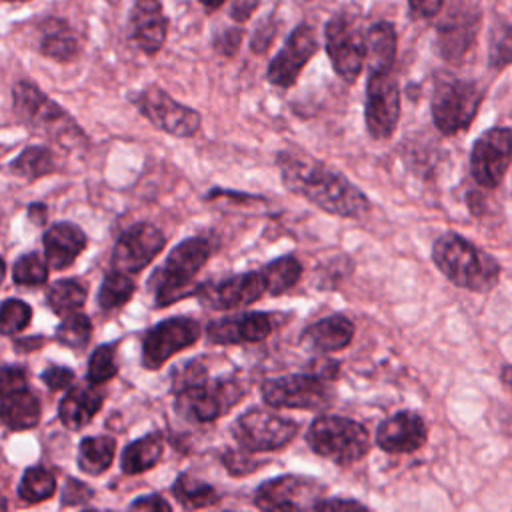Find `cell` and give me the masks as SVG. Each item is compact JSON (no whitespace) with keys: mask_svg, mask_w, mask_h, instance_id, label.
Returning a JSON list of instances; mask_svg holds the SVG:
<instances>
[{"mask_svg":"<svg viewBox=\"0 0 512 512\" xmlns=\"http://www.w3.org/2000/svg\"><path fill=\"white\" fill-rule=\"evenodd\" d=\"M276 166L286 190L328 214L362 218L370 212V200L356 184L306 152L280 150L276 154Z\"/></svg>","mask_w":512,"mask_h":512,"instance_id":"cell-1","label":"cell"},{"mask_svg":"<svg viewBox=\"0 0 512 512\" xmlns=\"http://www.w3.org/2000/svg\"><path fill=\"white\" fill-rule=\"evenodd\" d=\"M172 392L176 408L194 422H212L226 414L244 390L234 378H210L202 358L188 360L172 370Z\"/></svg>","mask_w":512,"mask_h":512,"instance_id":"cell-2","label":"cell"},{"mask_svg":"<svg viewBox=\"0 0 512 512\" xmlns=\"http://www.w3.org/2000/svg\"><path fill=\"white\" fill-rule=\"evenodd\" d=\"M12 110L26 130L50 138L62 148H80L88 144L82 126L68 114V110L56 104L30 80L14 82Z\"/></svg>","mask_w":512,"mask_h":512,"instance_id":"cell-3","label":"cell"},{"mask_svg":"<svg viewBox=\"0 0 512 512\" xmlns=\"http://www.w3.org/2000/svg\"><path fill=\"white\" fill-rule=\"evenodd\" d=\"M432 260L452 284L472 292H488L500 278L494 256L456 232H446L434 240Z\"/></svg>","mask_w":512,"mask_h":512,"instance_id":"cell-4","label":"cell"},{"mask_svg":"<svg viewBox=\"0 0 512 512\" xmlns=\"http://www.w3.org/2000/svg\"><path fill=\"white\" fill-rule=\"evenodd\" d=\"M210 254L212 246L204 236H192L174 246L164 264L150 276L154 304L164 308L188 296L194 276L202 270Z\"/></svg>","mask_w":512,"mask_h":512,"instance_id":"cell-5","label":"cell"},{"mask_svg":"<svg viewBox=\"0 0 512 512\" xmlns=\"http://www.w3.org/2000/svg\"><path fill=\"white\" fill-rule=\"evenodd\" d=\"M306 442L312 452L340 466L354 464L370 450L368 430L346 416L322 414L306 430Z\"/></svg>","mask_w":512,"mask_h":512,"instance_id":"cell-6","label":"cell"},{"mask_svg":"<svg viewBox=\"0 0 512 512\" xmlns=\"http://www.w3.org/2000/svg\"><path fill=\"white\" fill-rule=\"evenodd\" d=\"M324 48L334 72L348 84L356 82L366 64V32L352 8L336 12L326 22Z\"/></svg>","mask_w":512,"mask_h":512,"instance_id":"cell-7","label":"cell"},{"mask_svg":"<svg viewBox=\"0 0 512 512\" xmlns=\"http://www.w3.org/2000/svg\"><path fill=\"white\" fill-rule=\"evenodd\" d=\"M134 108L158 130L176 136L192 138L202 124L198 110L174 100L164 88L150 84L128 94Z\"/></svg>","mask_w":512,"mask_h":512,"instance_id":"cell-8","label":"cell"},{"mask_svg":"<svg viewBox=\"0 0 512 512\" xmlns=\"http://www.w3.org/2000/svg\"><path fill=\"white\" fill-rule=\"evenodd\" d=\"M230 432L248 452H272L296 436L298 422L270 408H250L232 422Z\"/></svg>","mask_w":512,"mask_h":512,"instance_id":"cell-9","label":"cell"},{"mask_svg":"<svg viewBox=\"0 0 512 512\" xmlns=\"http://www.w3.org/2000/svg\"><path fill=\"white\" fill-rule=\"evenodd\" d=\"M482 100L480 88L470 80L448 78L434 88L430 110L436 128L442 134H456L472 122Z\"/></svg>","mask_w":512,"mask_h":512,"instance_id":"cell-10","label":"cell"},{"mask_svg":"<svg viewBox=\"0 0 512 512\" xmlns=\"http://www.w3.org/2000/svg\"><path fill=\"white\" fill-rule=\"evenodd\" d=\"M324 486L300 474H282L264 480L252 500L260 512H308L320 502Z\"/></svg>","mask_w":512,"mask_h":512,"instance_id":"cell-11","label":"cell"},{"mask_svg":"<svg viewBox=\"0 0 512 512\" xmlns=\"http://www.w3.org/2000/svg\"><path fill=\"white\" fill-rule=\"evenodd\" d=\"M262 400L272 408L322 410L334 402V392L326 380L306 372L268 378L262 384Z\"/></svg>","mask_w":512,"mask_h":512,"instance_id":"cell-12","label":"cell"},{"mask_svg":"<svg viewBox=\"0 0 512 512\" xmlns=\"http://www.w3.org/2000/svg\"><path fill=\"white\" fill-rule=\"evenodd\" d=\"M202 326L190 316H172L154 324L142 338V366L160 368L170 356L198 342Z\"/></svg>","mask_w":512,"mask_h":512,"instance_id":"cell-13","label":"cell"},{"mask_svg":"<svg viewBox=\"0 0 512 512\" xmlns=\"http://www.w3.org/2000/svg\"><path fill=\"white\" fill-rule=\"evenodd\" d=\"M400 120V88L390 74H368L364 124L374 140H386L394 134Z\"/></svg>","mask_w":512,"mask_h":512,"instance_id":"cell-14","label":"cell"},{"mask_svg":"<svg viewBox=\"0 0 512 512\" xmlns=\"http://www.w3.org/2000/svg\"><path fill=\"white\" fill-rule=\"evenodd\" d=\"M318 36L314 26L308 22L298 24L282 44V48L276 52V56L270 60L266 70V80L278 88H290L298 80L302 68L312 60V56L318 52Z\"/></svg>","mask_w":512,"mask_h":512,"instance_id":"cell-15","label":"cell"},{"mask_svg":"<svg viewBox=\"0 0 512 512\" xmlns=\"http://www.w3.org/2000/svg\"><path fill=\"white\" fill-rule=\"evenodd\" d=\"M166 238L160 228L150 222H136L120 234L112 250V270L136 274L144 270L164 248Z\"/></svg>","mask_w":512,"mask_h":512,"instance_id":"cell-16","label":"cell"},{"mask_svg":"<svg viewBox=\"0 0 512 512\" xmlns=\"http://www.w3.org/2000/svg\"><path fill=\"white\" fill-rule=\"evenodd\" d=\"M512 160V132L508 128H492L484 132L472 146L470 172L484 188H496Z\"/></svg>","mask_w":512,"mask_h":512,"instance_id":"cell-17","label":"cell"},{"mask_svg":"<svg viewBox=\"0 0 512 512\" xmlns=\"http://www.w3.org/2000/svg\"><path fill=\"white\" fill-rule=\"evenodd\" d=\"M268 292V282L262 270H248L226 278L218 284H204L198 288V296L204 306L216 310H234L254 304Z\"/></svg>","mask_w":512,"mask_h":512,"instance_id":"cell-18","label":"cell"},{"mask_svg":"<svg viewBox=\"0 0 512 512\" xmlns=\"http://www.w3.org/2000/svg\"><path fill=\"white\" fill-rule=\"evenodd\" d=\"M168 18L160 0H134L128 12V40L146 56H154L166 44Z\"/></svg>","mask_w":512,"mask_h":512,"instance_id":"cell-19","label":"cell"},{"mask_svg":"<svg viewBox=\"0 0 512 512\" xmlns=\"http://www.w3.org/2000/svg\"><path fill=\"white\" fill-rule=\"evenodd\" d=\"M428 428L414 410H400L386 418L376 430V444L388 454H410L426 444Z\"/></svg>","mask_w":512,"mask_h":512,"instance_id":"cell-20","label":"cell"},{"mask_svg":"<svg viewBox=\"0 0 512 512\" xmlns=\"http://www.w3.org/2000/svg\"><path fill=\"white\" fill-rule=\"evenodd\" d=\"M274 330V318L268 312H244L222 316L206 326V338L212 344L260 342Z\"/></svg>","mask_w":512,"mask_h":512,"instance_id":"cell-21","label":"cell"},{"mask_svg":"<svg viewBox=\"0 0 512 512\" xmlns=\"http://www.w3.org/2000/svg\"><path fill=\"white\" fill-rule=\"evenodd\" d=\"M88 238L80 226L74 222H54L42 236L46 262L54 270H62L74 264V260L84 252Z\"/></svg>","mask_w":512,"mask_h":512,"instance_id":"cell-22","label":"cell"},{"mask_svg":"<svg viewBox=\"0 0 512 512\" xmlns=\"http://www.w3.org/2000/svg\"><path fill=\"white\" fill-rule=\"evenodd\" d=\"M478 16L464 6H454L438 26V48L446 60L460 58L474 42Z\"/></svg>","mask_w":512,"mask_h":512,"instance_id":"cell-23","label":"cell"},{"mask_svg":"<svg viewBox=\"0 0 512 512\" xmlns=\"http://www.w3.org/2000/svg\"><path fill=\"white\" fill-rule=\"evenodd\" d=\"M354 324L344 314L320 318L304 328L300 342L314 352H336L352 342Z\"/></svg>","mask_w":512,"mask_h":512,"instance_id":"cell-24","label":"cell"},{"mask_svg":"<svg viewBox=\"0 0 512 512\" xmlns=\"http://www.w3.org/2000/svg\"><path fill=\"white\" fill-rule=\"evenodd\" d=\"M0 392H2L0 416L8 430L22 432V430L34 428L40 422L42 406L34 390H30L28 386H18V388H8Z\"/></svg>","mask_w":512,"mask_h":512,"instance_id":"cell-25","label":"cell"},{"mask_svg":"<svg viewBox=\"0 0 512 512\" xmlns=\"http://www.w3.org/2000/svg\"><path fill=\"white\" fill-rule=\"evenodd\" d=\"M38 52L60 64L74 62L80 54V42L66 20L48 16L38 26Z\"/></svg>","mask_w":512,"mask_h":512,"instance_id":"cell-26","label":"cell"},{"mask_svg":"<svg viewBox=\"0 0 512 512\" xmlns=\"http://www.w3.org/2000/svg\"><path fill=\"white\" fill-rule=\"evenodd\" d=\"M104 392L96 384L72 388L58 404V418L68 430H80L96 416L102 408Z\"/></svg>","mask_w":512,"mask_h":512,"instance_id":"cell-27","label":"cell"},{"mask_svg":"<svg viewBox=\"0 0 512 512\" xmlns=\"http://www.w3.org/2000/svg\"><path fill=\"white\" fill-rule=\"evenodd\" d=\"M396 60V30L392 22L378 20L366 30L368 74H390Z\"/></svg>","mask_w":512,"mask_h":512,"instance_id":"cell-28","label":"cell"},{"mask_svg":"<svg viewBox=\"0 0 512 512\" xmlns=\"http://www.w3.org/2000/svg\"><path fill=\"white\" fill-rule=\"evenodd\" d=\"M164 452V436L154 430L148 432L134 442H130L120 456V468L124 474H140L154 468Z\"/></svg>","mask_w":512,"mask_h":512,"instance_id":"cell-29","label":"cell"},{"mask_svg":"<svg viewBox=\"0 0 512 512\" xmlns=\"http://www.w3.org/2000/svg\"><path fill=\"white\" fill-rule=\"evenodd\" d=\"M116 452V440L112 436H86L78 446L76 464L84 474L100 476L104 474Z\"/></svg>","mask_w":512,"mask_h":512,"instance_id":"cell-30","label":"cell"},{"mask_svg":"<svg viewBox=\"0 0 512 512\" xmlns=\"http://www.w3.org/2000/svg\"><path fill=\"white\" fill-rule=\"evenodd\" d=\"M8 170L24 180H38L56 170V156L48 146L30 144L10 164Z\"/></svg>","mask_w":512,"mask_h":512,"instance_id":"cell-31","label":"cell"},{"mask_svg":"<svg viewBox=\"0 0 512 512\" xmlns=\"http://www.w3.org/2000/svg\"><path fill=\"white\" fill-rule=\"evenodd\" d=\"M172 494L174 498L182 504V508L186 510H200L206 506H212L220 500V494L216 492V488L188 472H182L176 476V480L172 482Z\"/></svg>","mask_w":512,"mask_h":512,"instance_id":"cell-32","label":"cell"},{"mask_svg":"<svg viewBox=\"0 0 512 512\" xmlns=\"http://www.w3.org/2000/svg\"><path fill=\"white\" fill-rule=\"evenodd\" d=\"M86 302V286L78 278L56 280L46 294V304L54 314H72L80 310Z\"/></svg>","mask_w":512,"mask_h":512,"instance_id":"cell-33","label":"cell"},{"mask_svg":"<svg viewBox=\"0 0 512 512\" xmlns=\"http://www.w3.org/2000/svg\"><path fill=\"white\" fill-rule=\"evenodd\" d=\"M56 492V478L44 466H30L24 470L18 484V498L26 504H38L52 498Z\"/></svg>","mask_w":512,"mask_h":512,"instance_id":"cell-34","label":"cell"},{"mask_svg":"<svg viewBox=\"0 0 512 512\" xmlns=\"http://www.w3.org/2000/svg\"><path fill=\"white\" fill-rule=\"evenodd\" d=\"M260 270L266 276L268 292L272 296H280L298 282V278L302 274V264L296 256L288 254V256H280V258L264 264Z\"/></svg>","mask_w":512,"mask_h":512,"instance_id":"cell-35","label":"cell"},{"mask_svg":"<svg viewBox=\"0 0 512 512\" xmlns=\"http://www.w3.org/2000/svg\"><path fill=\"white\" fill-rule=\"evenodd\" d=\"M136 290V282L126 274L112 270L104 276L100 290H98V306L102 310H114L124 306Z\"/></svg>","mask_w":512,"mask_h":512,"instance_id":"cell-36","label":"cell"},{"mask_svg":"<svg viewBox=\"0 0 512 512\" xmlns=\"http://www.w3.org/2000/svg\"><path fill=\"white\" fill-rule=\"evenodd\" d=\"M54 336L68 348H84L92 336V322L86 314L72 312L58 324Z\"/></svg>","mask_w":512,"mask_h":512,"instance_id":"cell-37","label":"cell"},{"mask_svg":"<svg viewBox=\"0 0 512 512\" xmlns=\"http://www.w3.org/2000/svg\"><path fill=\"white\" fill-rule=\"evenodd\" d=\"M118 372V364H116V344L106 342L102 346H98L88 360V382L90 384H104L110 378H114Z\"/></svg>","mask_w":512,"mask_h":512,"instance_id":"cell-38","label":"cell"},{"mask_svg":"<svg viewBox=\"0 0 512 512\" xmlns=\"http://www.w3.org/2000/svg\"><path fill=\"white\" fill-rule=\"evenodd\" d=\"M12 278L20 286H40L48 280V262L36 252L22 254L12 266Z\"/></svg>","mask_w":512,"mask_h":512,"instance_id":"cell-39","label":"cell"},{"mask_svg":"<svg viewBox=\"0 0 512 512\" xmlns=\"http://www.w3.org/2000/svg\"><path fill=\"white\" fill-rule=\"evenodd\" d=\"M32 320V308L18 298H6L0 308V328L4 336L24 330Z\"/></svg>","mask_w":512,"mask_h":512,"instance_id":"cell-40","label":"cell"},{"mask_svg":"<svg viewBox=\"0 0 512 512\" xmlns=\"http://www.w3.org/2000/svg\"><path fill=\"white\" fill-rule=\"evenodd\" d=\"M510 60H512V28L508 24H498L492 32L490 62L494 66H504Z\"/></svg>","mask_w":512,"mask_h":512,"instance_id":"cell-41","label":"cell"},{"mask_svg":"<svg viewBox=\"0 0 512 512\" xmlns=\"http://www.w3.org/2000/svg\"><path fill=\"white\" fill-rule=\"evenodd\" d=\"M220 462L232 476H246L260 466V462H256L252 456L236 450H224L220 456Z\"/></svg>","mask_w":512,"mask_h":512,"instance_id":"cell-42","label":"cell"},{"mask_svg":"<svg viewBox=\"0 0 512 512\" xmlns=\"http://www.w3.org/2000/svg\"><path fill=\"white\" fill-rule=\"evenodd\" d=\"M244 38V30L238 28V26H232V28H224L220 32L214 34L212 38V46L216 48L218 54H224V56H234L236 50L240 48V42Z\"/></svg>","mask_w":512,"mask_h":512,"instance_id":"cell-43","label":"cell"},{"mask_svg":"<svg viewBox=\"0 0 512 512\" xmlns=\"http://www.w3.org/2000/svg\"><path fill=\"white\" fill-rule=\"evenodd\" d=\"M40 378L48 386V390H52V392L66 390L74 384V372L70 368L58 366V364H50L48 368H44Z\"/></svg>","mask_w":512,"mask_h":512,"instance_id":"cell-44","label":"cell"},{"mask_svg":"<svg viewBox=\"0 0 512 512\" xmlns=\"http://www.w3.org/2000/svg\"><path fill=\"white\" fill-rule=\"evenodd\" d=\"M92 496H94V490H92L88 484H84V482H80V480H76V478H72V476L66 478L64 490H62V504H64V506L84 504V502H88Z\"/></svg>","mask_w":512,"mask_h":512,"instance_id":"cell-45","label":"cell"},{"mask_svg":"<svg viewBox=\"0 0 512 512\" xmlns=\"http://www.w3.org/2000/svg\"><path fill=\"white\" fill-rule=\"evenodd\" d=\"M312 512H372V510L352 498H322Z\"/></svg>","mask_w":512,"mask_h":512,"instance_id":"cell-46","label":"cell"},{"mask_svg":"<svg viewBox=\"0 0 512 512\" xmlns=\"http://www.w3.org/2000/svg\"><path fill=\"white\" fill-rule=\"evenodd\" d=\"M128 512H172V506L160 494H142L134 498L128 506Z\"/></svg>","mask_w":512,"mask_h":512,"instance_id":"cell-47","label":"cell"},{"mask_svg":"<svg viewBox=\"0 0 512 512\" xmlns=\"http://www.w3.org/2000/svg\"><path fill=\"white\" fill-rule=\"evenodd\" d=\"M274 36H276V24H274V20H272V16H270V18L262 20V22L256 26V30H254V34H252V38H250V48H252V52H264V50L270 46V42L274 40Z\"/></svg>","mask_w":512,"mask_h":512,"instance_id":"cell-48","label":"cell"},{"mask_svg":"<svg viewBox=\"0 0 512 512\" xmlns=\"http://www.w3.org/2000/svg\"><path fill=\"white\" fill-rule=\"evenodd\" d=\"M444 0H408V12L412 18H434L442 10Z\"/></svg>","mask_w":512,"mask_h":512,"instance_id":"cell-49","label":"cell"},{"mask_svg":"<svg viewBox=\"0 0 512 512\" xmlns=\"http://www.w3.org/2000/svg\"><path fill=\"white\" fill-rule=\"evenodd\" d=\"M338 370H340V364H338L336 360L324 358V356L314 358V360L308 364V372L314 374V376H318V378H322V380H332V378H336Z\"/></svg>","mask_w":512,"mask_h":512,"instance_id":"cell-50","label":"cell"},{"mask_svg":"<svg viewBox=\"0 0 512 512\" xmlns=\"http://www.w3.org/2000/svg\"><path fill=\"white\" fill-rule=\"evenodd\" d=\"M262 0H232L230 4V18L236 22H246L254 10L260 6Z\"/></svg>","mask_w":512,"mask_h":512,"instance_id":"cell-51","label":"cell"},{"mask_svg":"<svg viewBox=\"0 0 512 512\" xmlns=\"http://www.w3.org/2000/svg\"><path fill=\"white\" fill-rule=\"evenodd\" d=\"M46 216H48L46 204L34 202V204L28 206V218H30L34 224H44V222H46Z\"/></svg>","mask_w":512,"mask_h":512,"instance_id":"cell-52","label":"cell"},{"mask_svg":"<svg viewBox=\"0 0 512 512\" xmlns=\"http://www.w3.org/2000/svg\"><path fill=\"white\" fill-rule=\"evenodd\" d=\"M44 342L42 336H36V338H22V340H14V350L18 352H28V350H34V348H40Z\"/></svg>","mask_w":512,"mask_h":512,"instance_id":"cell-53","label":"cell"},{"mask_svg":"<svg viewBox=\"0 0 512 512\" xmlns=\"http://www.w3.org/2000/svg\"><path fill=\"white\" fill-rule=\"evenodd\" d=\"M224 2H226V0H200V4H202L208 12H212V10L220 8Z\"/></svg>","mask_w":512,"mask_h":512,"instance_id":"cell-54","label":"cell"},{"mask_svg":"<svg viewBox=\"0 0 512 512\" xmlns=\"http://www.w3.org/2000/svg\"><path fill=\"white\" fill-rule=\"evenodd\" d=\"M502 380L506 382V386H508L510 392H512V366H504V368H502Z\"/></svg>","mask_w":512,"mask_h":512,"instance_id":"cell-55","label":"cell"},{"mask_svg":"<svg viewBox=\"0 0 512 512\" xmlns=\"http://www.w3.org/2000/svg\"><path fill=\"white\" fill-rule=\"evenodd\" d=\"M82 512H98V510H94V508H86V510H82Z\"/></svg>","mask_w":512,"mask_h":512,"instance_id":"cell-56","label":"cell"},{"mask_svg":"<svg viewBox=\"0 0 512 512\" xmlns=\"http://www.w3.org/2000/svg\"><path fill=\"white\" fill-rule=\"evenodd\" d=\"M6 2H28V0H6Z\"/></svg>","mask_w":512,"mask_h":512,"instance_id":"cell-57","label":"cell"},{"mask_svg":"<svg viewBox=\"0 0 512 512\" xmlns=\"http://www.w3.org/2000/svg\"><path fill=\"white\" fill-rule=\"evenodd\" d=\"M226 512H238V510H226Z\"/></svg>","mask_w":512,"mask_h":512,"instance_id":"cell-58","label":"cell"}]
</instances>
